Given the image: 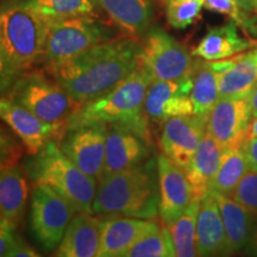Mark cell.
<instances>
[{
	"mask_svg": "<svg viewBox=\"0 0 257 257\" xmlns=\"http://www.w3.org/2000/svg\"><path fill=\"white\" fill-rule=\"evenodd\" d=\"M142 47L134 38H113L51 69L78 106L118 86L141 66Z\"/></svg>",
	"mask_w": 257,
	"mask_h": 257,
	"instance_id": "1",
	"label": "cell"
},
{
	"mask_svg": "<svg viewBox=\"0 0 257 257\" xmlns=\"http://www.w3.org/2000/svg\"><path fill=\"white\" fill-rule=\"evenodd\" d=\"M48 21L30 6L12 2L0 15V74L2 91L43 61Z\"/></svg>",
	"mask_w": 257,
	"mask_h": 257,
	"instance_id": "2",
	"label": "cell"
},
{
	"mask_svg": "<svg viewBox=\"0 0 257 257\" xmlns=\"http://www.w3.org/2000/svg\"><path fill=\"white\" fill-rule=\"evenodd\" d=\"M93 213L156 220L160 218V182L157 160L123 172L105 175L98 182Z\"/></svg>",
	"mask_w": 257,
	"mask_h": 257,
	"instance_id": "3",
	"label": "cell"
},
{
	"mask_svg": "<svg viewBox=\"0 0 257 257\" xmlns=\"http://www.w3.org/2000/svg\"><path fill=\"white\" fill-rule=\"evenodd\" d=\"M153 81V76L141 64L110 92L80 106L69 119L67 128L91 123L107 126L124 125L152 136L150 125L144 115V101Z\"/></svg>",
	"mask_w": 257,
	"mask_h": 257,
	"instance_id": "4",
	"label": "cell"
},
{
	"mask_svg": "<svg viewBox=\"0 0 257 257\" xmlns=\"http://www.w3.org/2000/svg\"><path fill=\"white\" fill-rule=\"evenodd\" d=\"M32 184L56 189L75 206L78 212L93 213L98 181L82 172L60 149L59 141H50L24 166Z\"/></svg>",
	"mask_w": 257,
	"mask_h": 257,
	"instance_id": "5",
	"label": "cell"
},
{
	"mask_svg": "<svg viewBox=\"0 0 257 257\" xmlns=\"http://www.w3.org/2000/svg\"><path fill=\"white\" fill-rule=\"evenodd\" d=\"M3 96L23 106L63 134L69 119L79 108L68 92L46 69H32L25 73L3 92Z\"/></svg>",
	"mask_w": 257,
	"mask_h": 257,
	"instance_id": "6",
	"label": "cell"
},
{
	"mask_svg": "<svg viewBox=\"0 0 257 257\" xmlns=\"http://www.w3.org/2000/svg\"><path fill=\"white\" fill-rule=\"evenodd\" d=\"M108 29L94 17H73L48 22L43 61L44 69L50 72L57 66L79 56L94 46L111 41Z\"/></svg>",
	"mask_w": 257,
	"mask_h": 257,
	"instance_id": "7",
	"label": "cell"
},
{
	"mask_svg": "<svg viewBox=\"0 0 257 257\" xmlns=\"http://www.w3.org/2000/svg\"><path fill=\"white\" fill-rule=\"evenodd\" d=\"M75 212V206L56 189L47 185L35 186L29 225L32 237L43 251L57 249Z\"/></svg>",
	"mask_w": 257,
	"mask_h": 257,
	"instance_id": "8",
	"label": "cell"
},
{
	"mask_svg": "<svg viewBox=\"0 0 257 257\" xmlns=\"http://www.w3.org/2000/svg\"><path fill=\"white\" fill-rule=\"evenodd\" d=\"M141 47V64L154 80H179L194 68L187 48L162 29H149Z\"/></svg>",
	"mask_w": 257,
	"mask_h": 257,
	"instance_id": "9",
	"label": "cell"
},
{
	"mask_svg": "<svg viewBox=\"0 0 257 257\" xmlns=\"http://www.w3.org/2000/svg\"><path fill=\"white\" fill-rule=\"evenodd\" d=\"M108 126L100 123L68 127L60 138V149L85 174L100 181L105 166Z\"/></svg>",
	"mask_w": 257,
	"mask_h": 257,
	"instance_id": "10",
	"label": "cell"
},
{
	"mask_svg": "<svg viewBox=\"0 0 257 257\" xmlns=\"http://www.w3.org/2000/svg\"><path fill=\"white\" fill-rule=\"evenodd\" d=\"M192 88V73L179 80H154L144 101V115L150 127H162L175 117L193 115Z\"/></svg>",
	"mask_w": 257,
	"mask_h": 257,
	"instance_id": "11",
	"label": "cell"
},
{
	"mask_svg": "<svg viewBox=\"0 0 257 257\" xmlns=\"http://www.w3.org/2000/svg\"><path fill=\"white\" fill-rule=\"evenodd\" d=\"M152 153L153 136L124 125H108L102 176L141 165L152 159Z\"/></svg>",
	"mask_w": 257,
	"mask_h": 257,
	"instance_id": "12",
	"label": "cell"
},
{
	"mask_svg": "<svg viewBox=\"0 0 257 257\" xmlns=\"http://www.w3.org/2000/svg\"><path fill=\"white\" fill-rule=\"evenodd\" d=\"M252 119L249 96L219 98L208 115L206 133L225 149L242 148Z\"/></svg>",
	"mask_w": 257,
	"mask_h": 257,
	"instance_id": "13",
	"label": "cell"
},
{
	"mask_svg": "<svg viewBox=\"0 0 257 257\" xmlns=\"http://www.w3.org/2000/svg\"><path fill=\"white\" fill-rule=\"evenodd\" d=\"M206 123L195 115H185L172 118L161 127V152L185 173L206 134Z\"/></svg>",
	"mask_w": 257,
	"mask_h": 257,
	"instance_id": "14",
	"label": "cell"
},
{
	"mask_svg": "<svg viewBox=\"0 0 257 257\" xmlns=\"http://www.w3.org/2000/svg\"><path fill=\"white\" fill-rule=\"evenodd\" d=\"M160 182V219L170 226L179 219L194 201V193L187 175L168 157H156Z\"/></svg>",
	"mask_w": 257,
	"mask_h": 257,
	"instance_id": "15",
	"label": "cell"
},
{
	"mask_svg": "<svg viewBox=\"0 0 257 257\" xmlns=\"http://www.w3.org/2000/svg\"><path fill=\"white\" fill-rule=\"evenodd\" d=\"M0 115L11 128L30 156L37 155L50 141H60L63 133L54 125L43 121L23 106L3 96L0 101Z\"/></svg>",
	"mask_w": 257,
	"mask_h": 257,
	"instance_id": "16",
	"label": "cell"
},
{
	"mask_svg": "<svg viewBox=\"0 0 257 257\" xmlns=\"http://www.w3.org/2000/svg\"><path fill=\"white\" fill-rule=\"evenodd\" d=\"M100 219V246L96 257H123L128 250L161 226L155 220L107 214Z\"/></svg>",
	"mask_w": 257,
	"mask_h": 257,
	"instance_id": "17",
	"label": "cell"
},
{
	"mask_svg": "<svg viewBox=\"0 0 257 257\" xmlns=\"http://www.w3.org/2000/svg\"><path fill=\"white\" fill-rule=\"evenodd\" d=\"M218 75L220 98L249 96L257 85V66L251 51L210 62Z\"/></svg>",
	"mask_w": 257,
	"mask_h": 257,
	"instance_id": "18",
	"label": "cell"
},
{
	"mask_svg": "<svg viewBox=\"0 0 257 257\" xmlns=\"http://www.w3.org/2000/svg\"><path fill=\"white\" fill-rule=\"evenodd\" d=\"M100 237L99 216L79 212L69 223L54 257H96Z\"/></svg>",
	"mask_w": 257,
	"mask_h": 257,
	"instance_id": "19",
	"label": "cell"
},
{
	"mask_svg": "<svg viewBox=\"0 0 257 257\" xmlns=\"http://www.w3.org/2000/svg\"><path fill=\"white\" fill-rule=\"evenodd\" d=\"M200 257H226V234L219 204L213 192L201 199L197 219Z\"/></svg>",
	"mask_w": 257,
	"mask_h": 257,
	"instance_id": "20",
	"label": "cell"
},
{
	"mask_svg": "<svg viewBox=\"0 0 257 257\" xmlns=\"http://www.w3.org/2000/svg\"><path fill=\"white\" fill-rule=\"evenodd\" d=\"M96 4L115 28L134 40L144 36L152 23L149 0H96Z\"/></svg>",
	"mask_w": 257,
	"mask_h": 257,
	"instance_id": "21",
	"label": "cell"
},
{
	"mask_svg": "<svg viewBox=\"0 0 257 257\" xmlns=\"http://www.w3.org/2000/svg\"><path fill=\"white\" fill-rule=\"evenodd\" d=\"M237 28L238 25L231 21L221 27L210 29L193 49L192 55L213 62L230 59L255 46L251 41L240 37Z\"/></svg>",
	"mask_w": 257,
	"mask_h": 257,
	"instance_id": "22",
	"label": "cell"
},
{
	"mask_svg": "<svg viewBox=\"0 0 257 257\" xmlns=\"http://www.w3.org/2000/svg\"><path fill=\"white\" fill-rule=\"evenodd\" d=\"M223 153L224 148L207 133L205 134L186 170L195 198L202 199L210 193L212 181L220 167Z\"/></svg>",
	"mask_w": 257,
	"mask_h": 257,
	"instance_id": "23",
	"label": "cell"
},
{
	"mask_svg": "<svg viewBox=\"0 0 257 257\" xmlns=\"http://www.w3.org/2000/svg\"><path fill=\"white\" fill-rule=\"evenodd\" d=\"M213 193L219 204L226 234V257H231L245 249L256 218L231 195Z\"/></svg>",
	"mask_w": 257,
	"mask_h": 257,
	"instance_id": "24",
	"label": "cell"
},
{
	"mask_svg": "<svg viewBox=\"0 0 257 257\" xmlns=\"http://www.w3.org/2000/svg\"><path fill=\"white\" fill-rule=\"evenodd\" d=\"M25 169L14 166L2 169L0 175V212L2 220L17 227L23 219L29 186Z\"/></svg>",
	"mask_w": 257,
	"mask_h": 257,
	"instance_id": "25",
	"label": "cell"
},
{
	"mask_svg": "<svg viewBox=\"0 0 257 257\" xmlns=\"http://www.w3.org/2000/svg\"><path fill=\"white\" fill-rule=\"evenodd\" d=\"M193 88L191 99L193 104V115L207 121L208 115L219 100L218 75L212 69L210 62L204 60L195 61L192 72Z\"/></svg>",
	"mask_w": 257,
	"mask_h": 257,
	"instance_id": "26",
	"label": "cell"
},
{
	"mask_svg": "<svg viewBox=\"0 0 257 257\" xmlns=\"http://www.w3.org/2000/svg\"><path fill=\"white\" fill-rule=\"evenodd\" d=\"M201 199L195 198L184 214L170 225L175 257H200L198 248L197 219Z\"/></svg>",
	"mask_w": 257,
	"mask_h": 257,
	"instance_id": "27",
	"label": "cell"
},
{
	"mask_svg": "<svg viewBox=\"0 0 257 257\" xmlns=\"http://www.w3.org/2000/svg\"><path fill=\"white\" fill-rule=\"evenodd\" d=\"M249 170L248 161L244 156L242 148L225 149L219 169L212 181L211 191L231 195Z\"/></svg>",
	"mask_w": 257,
	"mask_h": 257,
	"instance_id": "28",
	"label": "cell"
},
{
	"mask_svg": "<svg viewBox=\"0 0 257 257\" xmlns=\"http://www.w3.org/2000/svg\"><path fill=\"white\" fill-rule=\"evenodd\" d=\"M46 21L73 17H94L96 0H23Z\"/></svg>",
	"mask_w": 257,
	"mask_h": 257,
	"instance_id": "29",
	"label": "cell"
},
{
	"mask_svg": "<svg viewBox=\"0 0 257 257\" xmlns=\"http://www.w3.org/2000/svg\"><path fill=\"white\" fill-rule=\"evenodd\" d=\"M123 257H175L172 234L167 225L140 239Z\"/></svg>",
	"mask_w": 257,
	"mask_h": 257,
	"instance_id": "30",
	"label": "cell"
},
{
	"mask_svg": "<svg viewBox=\"0 0 257 257\" xmlns=\"http://www.w3.org/2000/svg\"><path fill=\"white\" fill-rule=\"evenodd\" d=\"M204 6L212 12L227 16L257 46V12L242 10L232 0H204Z\"/></svg>",
	"mask_w": 257,
	"mask_h": 257,
	"instance_id": "31",
	"label": "cell"
},
{
	"mask_svg": "<svg viewBox=\"0 0 257 257\" xmlns=\"http://www.w3.org/2000/svg\"><path fill=\"white\" fill-rule=\"evenodd\" d=\"M204 0H168L166 4L167 21L174 29L188 28L200 17Z\"/></svg>",
	"mask_w": 257,
	"mask_h": 257,
	"instance_id": "32",
	"label": "cell"
},
{
	"mask_svg": "<svg viewBox=\"0 0 257 257\" xmlns=\"http://www.w3.org/2000/svg\"><path fill=\"white\" fill-rule=\"evenodd\" d=\"M231 197L257 218V172L249 170L240 180Z\"/></svg>",
	"mask_w": 257,
	"mask_h": 257,
	"instance_id": "33",
	"label": "cell"
},
{
	"mask_svg": "<svg viewBox=\"0 0 257 257\" xmlns=\"http://www.w3.org/2000/svg\"><path fill=\"white\" fill-rule=\"evenodd\" d=\"M2 169L10 168L18 165L22 155L25 152V148L21 141L16 140L14 135L3 126L2 127Z\"/></svg>",
	"mask_w": 257,
	"mask_h": 257,
	"instance_id": "34",
	"label": "cell"
},
{
	"mask_svg": "<svg viewBox=\"0 0 257 257\" xmlns=\"http://www.w3.org/2000/svg\"><path fill=\"white\" fill-rule=\"evenodd\" d=\"M16 229L14 225L3 221L0 223V256H8L11 252L12 246L15 243L16 237Z\"/></svg>",
	"mask_w": 257,
	"mask_h": 257,
	"instance_id": "35",
	"label": "cell"
},
{
	"mask_svg": "<svg viewBox=\"0 0 257 257\" xmlns=\"http://www.w3.org/2000/svg\"><path fill=\"white\" fill-rule=\"evenodd\" d=\"M11 257H42L36 250L32 249L29 244L23 239V237L19 233H16L15 243L12 246L11 252H10Z\"/></svg>",
	"mask_w": 257,
	"mask_h": 257,
	"instance_id": "36",
	"label": "cell"
},
{
	"mask_svg": "<svg viewBox=\"0 0 257 257\" xmlns=\"http://www.w3.org/2000/svg\"><path fill=\"white\" fill-rule=\"evenodd\" d=\"M242 152L248 161L250 170L257 172V138L246 141L242 146Z\"/></svg>",
	"mask_w": 257,
	"mask_h": 257,
	"instance_id": "37",
	"label": "cell"
},
{
	"mask_svg": "<svg viewBox=\"0 0 257 257\" xmlns=\"http://www.w3.org/2000/svg\"><path fill=\"white\" fill-rule=\"evenodd\" d=\"M245 250L250 257H257V218L255 219V223H253L251 234H250Z\"/></svg>",
	"mask_w": 257,
	"mask_h": 257,
	"instance_id": "38",
	"label": "cell"
},
{
	"mask_svg": "<svg viewBox=\"0 0 257 257\" xmlns=\"http://www.w3.org/2000/svg\"><path fill=\"white\" fill-rule=\"evenodd\" d=\"M250 101V108H251V115L252 118L257 117V85L253 87V89L249 95Z\"/></svg>",
	"mask_w": 257,
	"mask_h": 257,
	"instance_id": "39",
	"label": "cell"
},
{
	"mask_svg": "<svg viewBox=\"0 0 257 257\" xmlns=\"http://www.w3.org/2000/svg\"><path fill=\"white\" fill-rule=\"evenodd\" d=\"M232 2L236 3L240 9L245 10V11H255V0H232Z\"/></svg>",
	"mask_w": 257,
	"mask_h": 257,
	"instance_id": "40",
	"label": "cell"
},
{
	"mask_svg": "<svg viewBox=\"0 0 257 257\" xmlns=\"http://www.w3.org/2000/svg\"><path fill=\"white\" fill-rule=\"evenodd\" d=\"M252 138H257V117L252 118L251 121H250L248 134H246V141L252 140Z\"/></svg>",
	"mask_w": 257,
	"mask_h": 257,
	"instance_id": "41",
	"label": "cell"
},
{
	"mask_svg": "<svg viewBox=\"0 0 257 257\" xmlns=\"http://www.w3.org/2000/svg\"><path fill=\"white\" fill-rule=\"evenodd\" d=\"M251 54H252V57H253V60H255L256 66H257V47L253 50H251Z\"/></svg>",
	"mask_w": 257,
	"mask_h": 257,
	"instance_id": "42",
	"label": "cell"
},
{
	"mask_svg": "<svg viewBox=\"0 0 257 257\" xmlns=\"http://www.w3.org/2000/svg\"><path fill=\"white\" fill-rule=\"evenodd\" d=\"M161 3H162V4H167V2H168V0H160Z\"/></svg>",
	"mask_w": 257,
	"mask_h": 257,
	"instance_id": "43",
	"label": "cell"
},
{
	"mask_svg": "<svg viewBox=\"0 0 257 257\" xmlns=\"http://www.w3.org/2000/svg\"><path fill=\"white\" fill-rule=\"evenodd\" d=\"M255 11L257 12V0H255Z\"/></svg>",
	"mask_w": 257,
	"mask_h": 257,
	"instance_id": "44",
	"label": "cell"
},
{
	"mask_svg": "<svg viewBox=\"0 0 257 257\" xmlns=\"http://www.w3.org/2000/svg\"><path fill=\"white\" fill-rule=\"evenodd\" d=\"M3 257H11L10 255H8V256H3Z\"/></svg>",
	"mask_w": 257,
	"mask_h": 257,
	"instance_id": "45",
	"label": "cell"
}]
</instances>
